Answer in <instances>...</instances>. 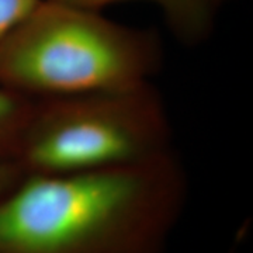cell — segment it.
Returning <instances> with one entry per match:
<instances>
[{
  "label": "cell",
  "mask_w": 253,
  "mask_h": 253,
  "mask_svg": "<svg viewBox=\"0 0 253 253\" xmlns=\"http://www.w3.org/2000/svg\"><path fill=\"white\" fill-rule=\"evenodd\" d=\"M172 128L151 83L34 100L16 163L58 174L131 166L172 151Z\"/></svg>",
  "instance_id": "obj_3"
},
{
  "label": "cell",
  "mask_w": 253,
  "mask_h": 253,
  "mask_svg": "<svg viewBox=\"0 0 253 253\" xmlns=\"http://www.w3.org/2000/svg\"><path fill=\"white\" fill-rule=\"evenodd\" d=\"M186 199L173 152L103 170L23 173L0 197V253H165Z\"/></svg>",
  "instance_id": "obj_1"
},
{
  "label": "cell",
  "mask_w": 253,
  "mask_h": 253,
  "mask_svg": "<svg viewBox=\"0 0 253 253\" xmlns=\"http://www.w3.org/2000/svg\"><path fill=\"white\" fill-rule=\"evenodd\" d=\"M222 1H225V0H211V3H212V4H214L215 7H218V6H219V4H221Z\"/></svg>",
  "instance_id": "obj_8"
},
{
  "label": "cell",
  "mask_w": 253,
  "mask_h": 253,
  "mask_svg": "<svg viewBox=\"0 0 253 253\" xmlns=\"http://www.w3.org/2000/svg\"><path fill=\"white\" fill-rule=\"evenodd\" d=\"M41 0H0V46Z\"/></svg>",
  "instance_id": "obj_6"
},
{
  "label": "cell",
  "mask_w": 253,
  "mask_h": 253,
  "mask_svg": "<svg viewBox=\"0 0 253 253\" xmlns=\"http://www.w3.org/2000/svg\"><path fill=\"white\" fill-rule=\"evenodd\" d=\"M21 176L23 170L16 162L0 163V197L13 187Z\"/></svg>",
  "instance_id": "obj_7"
},
{
  "label": "cell",
  "mask_w": 253,
  "mask_h": 253,
  "mask_svg": "<svg viewBox=\"0 0 253 253\" xmlns=\"http://www.w3.org/2000/svg\"><path fill=\"white\" fill-rule=\"evenodd\" d=\"M86 9L101 10L110 4L126 0H61ZM162 11L168 27L174 37L189 46L203 44L214 28L215 6L211 0H144Z\"/></svg>",
  "instance_id": "obj_4"
},
{
  "label": "cell",
  "mask_w": 253,
  "mask_h": 253,
  "mask_svg": "<svg viewBox=\"0 0 253 253\" xmlns=\"http://www.w3.org/2000/svg\"><path fill=\"white\" fill-rule=\"evenodd\" d=\"M34 99L0 84V163L16 162Z\"/></svg>",
  "instance_id": "obj_5"
},
{
  "label": "cell",
  "mask_w": 253,
  "mask_h": 253,
  "mask_svg": "<svg viewBox=\"0 0 253 253\" xmlns=\"http://www.w3.org/2000/svg\"><path fill=\"white\" fill-rule=\"evenodd\" d=\"M61 0H41L0 46V84L52 99L149 83L162 63L151 31Z\"/></svg>",
  "instance_id": "obj_2"
}]
</instances>
